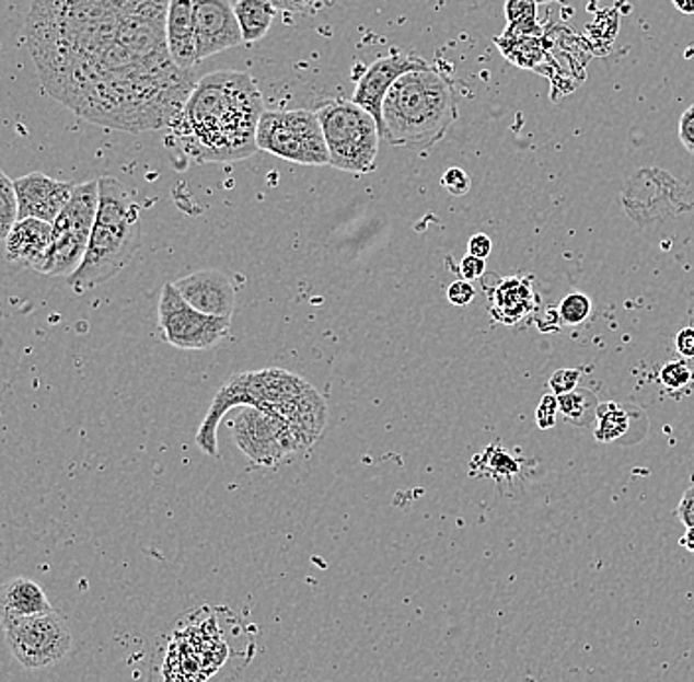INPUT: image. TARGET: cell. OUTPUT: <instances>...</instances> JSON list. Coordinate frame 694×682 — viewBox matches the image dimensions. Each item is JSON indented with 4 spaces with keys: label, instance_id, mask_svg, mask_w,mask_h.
Segmentation results:
<instances>
[{
    "label": "cell",
    "instance_id": "22",
    "mask_svg": "<svg viewBox=\"0 0 694 682\" xmlns=\"http://www.w3.org/2000/svg\"><path fill=\"white\" fill-rule=\"evenodd\" d=\"M496 44L507 60L516 63L519 68H535L536 61L541 60V56H543L536 36H525V34L511 31V28H507L497 38Z\"/></svg>",
    "mask_w": 694,
    "mask_h": 682
},
{
    "label": "cell",
    "instance_id": "15",
    "mask_svg": "<svg viewBox=\"0 0 694 682\" xmlns=\"http://www.w3.org/2000/svg\"><path fill=\"white\" fill-rule=\"evenodd\" d=\"M51 245V223L41 219H19L4 239L7 263L16 268L41 270Z\"/></svg>",
    "mask_w": 694,
    "mask_h": 682
},
{
    "label": "cell",
    "instance_id": "7",
    "mask_svg": "<svg viewBox=\"0 0 694 682\" xmlns=\"http://www.w3.org/2000/svg\"><path fill=\"white\" fill-rule=\"evenodd\" d=\"M100 204V182L91 180L85 184H76L66 208L51 223V245L48 257L42 265L44 277H71L90 245L91 231L97 216Z\"/></svg>",
    "mask_w": 694,
    "mask_h": 682
},
{
    "label": "cell",
    "instance_id": "19",
    "mask_svg": "<svg viewBox=\"0 0 694 682\" xmlns=\"http://www.w3.org/2000/svg\"><path fill=\"white\" fill-rule=\"evenodd\" d=\"M233 9L243 42L263 41L277 16V9L268 0H238Z\"/></svg>",
    "mask_w": 694,
    "mask_h": 682
},
{
    "label": "cell",
    "instance_id": "13",
    "mask_svg": "<svg viewBox=\"0 0 694 682\" xmlns=\"http://www.w3.org/2000/svg\"><path fill=\"white\" fill-rule=\"evenodd\" d=\"M76 184L54 180L42 172H32L14 180L19 199V219H41L54 223L70 201Z\"/></svg>",
    "mask_w": 694,
    "mask_h": 682
},
{
    "label": "cell",
    "instance_id": "20",
    "mask_svg": "<svg viewBox=\"0 0 694 682\" xmlns=\"http://www.w3.org/2000/svg\"><path fill=\"white\" fill-rule=\"evenodd\" d=\"M632 430V413L620 403H600L595 411L594 436L602 444L620 442Z\"/></svg>",
    "mask_w": 694,
    "mask_h": 682
},
{
    "label": "cell",
    "instance_id": "16",
    "mask_svg": "<svg viewBox=\"0 0 694 682\" xmlns=\"http://www.w3.org/2000/svg\"><path fill=\"white\" fill-rule=\"evenodd\" d=\"M166 44L170 58L180 70L192 71L199 63L194 31V0H170Z\"/></svg>",
    "mask_w": 694,
    "mask_h": 682
},
{
    "label": "cell",
    "instance_id": "11",
    "mask_svg": "<svg viewBox=\"0 0 694 682\" xmlns=\"http://www.w3.org/2000/svg\"><path fill=\"white\" fill-rule=\"evenodd\" d=\"M198 61L243 44L235 9L229 0H194Z\"/></svg>",
    "mask_w": 694,
    "mask_h": 682
},
{
    "label": "cell",
    "instance_id": "26",
    "mask_svg": "<svg viewBox=\"0 0 694 682\" xmlns=\"http://www.w3.org/2000/svg\"><path fill=\"white\" fill-rule=\"evenodd\" d=\"M482 458L487 460V474H494L496 477H509V475L519 472V464H517L516 458H511V455L507 454V450H501V448H496V446L487 448Z\"/></svg>",
    "mask_w": 694,
    "mask_h": 682
},
{
    "label": "cell",
    "instance_id": "38",
    "mask_svg": "<svg viewBox=\"0 0 694 682\" xmlns=\"http://www.w3.org/2000/svg\"><path fill=\"white\" fill-rule=\"evenodd\" d=\"M681 546H684L689 553L694 554V527H686V533L681 536Z\"/></svg>",
    "mask_w": 694,
    "mask_h": 682
},
{
    "label": "cell",
    "instance_id": "3",
    "mask_svg": "<svg viewBox=\"0 0 694 682\" xmlns=\"http://www.w3.org/2000/svg\"><path fill=\"white\" fill-rule=\"evenodd\" d=\"M263 113V93L251 73L213 71L196 83L169 132L194 162L231 164L257 152Z\"/></svg>",
    "mask_w": 694,
    "mask_h": 682
},
{
    "label": "cell",
    "instance_id": "37",
    "mask_svg": "<svg viewBox=\"0 0 694 682\" xmlns=\"http://www.w3.org/2000/svg\"><path fill=\"white\" fill-rule=\"evenodd\" d=\"M491 248H494V243L486 233H476L467 241V255H474V257L487 258L491 255Z\"/></svg>",
    "mask_w": 694,
    "mask_h": 682
},
{
    "label": "cell",
    "instance_id": "23",
    "mask_svg": "<svg viewBox=\"0 0 694 682\" xmlns=\"http://www.w3.org/2000/svg\"><path fill=\"white\" fill-rule=\"evenodd\" d=\"M507 28L525 34L541 36V26L536 21V0H506Z\"/></svg>",
    "mask_w": 694,
    "mask_h": 682
},
{
    "label": "cell",
    "instance_id": "2",
    "mask_svg": "<svg viewBox=\"0 0 694 682\" xmlns=\"http://www.w3.org/2000/svg\"><path fill=\"white\" fill-rule=\"evenodd\" d=\"M231 406H247L238 416L235 442L255 465L273 467L288 455L308 450L326 426V403L302 377L285 369H265L231 377L201 423L216 435Z\"/></svg>",
    "mask_w": 694,
    "mask_h": 682
},
{
    "label": "cell",
    "instance_id": "31",
    "mask_svg": "<svg viewBox=\"0 0 694 682\" xmlns=\"http://www.w3.org/2000/svg\"><path fill=\"white\" fill-rule=\"evenodd\" d=\"M447 298L450 304L454 307H467L474 302L476 298V288L472 287V282H467L464 278L454 280L447 290Z\"/></svg>",
    "mask_w": 694,
    "mask_h": 682
},
{
    "label": "cell",
    "instance_id": "21",
    "mask_svg": "<svg viewBox=\"0 0 694 682\" xmlns=\"http://www.w3.org/2000/svg\"><path fill=\"white\" fill-rule=\"evenodd\" d=\"M598 405L600 401L590 389L578 386L572 393L558 396V413L568 425L578 426V428L594 426Z\"/></svg>",
    "mask_w": 694,
    "mask_h": 682
},
{
    "label": "cell",
    "instance_id": "34",
    "mask_svg": "<svg viewBox=\"0 0 694 682\" xmlns=\"http://www.w3.org/2000/svg\"><path fill=\"white\" fill-rule=\"evenodd\" d=\"M277 11L292 12V14H308L314 12L317 0H268Z\"/></svg>",
    "mask_w": 694,
    "mask_h": 682
},
{
    "label": "cell",
    "instance_id": "8",
    "mask_svg": "<svg viewBox=\"0 0 694 682\" xmlns=\"http://www.w3.org/2000/svg\"><path fill=\"white\" fill-rule=\"evenodd\" d=\"M257 147L302 166H329L316 111H265L258 120Z\"/></svg>",
    "mask_w": 694,
    "mask_h": 682
},
{
    "label": "cell",
    "instance_id": "24",
    "mask_svg": "<svg viewBox=\"0 0 694 682\" xmlns=\"http://www.w3.org/2000/svg\"><path fill=\"white\" fill-rule=\"evenodd\" d=\"M19 221V199L14 189V180L0 170V241L9 238L12 228Z\"/></svg>",
    "mask_w": 694,
    "mask_h": 682
},
{
    "label": "cell",
    "instance_id": "18",
    "mask_svg": "<svg viewBox=\"0 0 694 682\" xmlns=\"http://www.w3.org/2000/svg\"><path fill=\"white\" fill-rule=\"evenodd\" d=\"M533 310L531 282L523 278L509 277L497 285L491 292L489 312L496 322L513 326Z\"/></svg>",
    "mask_w": 694,
    "mask_h": 682
},
{
    "label": "cell",
    "instance_id": "17",
    "mask_svg": "<svg viewBox=\"0 0 694 682\" xmlns=\"http://www.w3.org/2000/svg\"><path fill=\"white\" fill-rule=\"evenodd\" d=\"M50 612H54L51 603L48 602L41 583L34 582L31 578L21 576L0 586V625L2 627L14 620Z\"/></svg>",
    "mask_w": 694,
    "mask_h": 682
},
{
    "label": "cell",
    "instance_id": "12",
    "mask_svg": "<svg viewBox=\"0 0 694 682\" xmlns=\"http://www.w3.org/2000/svg\"><path fill=\"white\" fill-rule=\"evenodd\" d=\"M428 66L427 61L417 56H405V54H393L373 61L369 66L368 71L359 78L354 91V103L359 105L361 109L368 111L373 119L378 120L379 132L383 127L381 119V111H383V101L388 97L389 90L393 88V83L405 76L407 71L418 70Z\"/></svg>",
    "mask_w": 694,
    "mask_h": 682
},
{
    "label": "cell",
    "instance_id": "28",
    "mask_svg": "<svg viewBox=\"0 0 694 682\" xmlns=\"http://www.w3.org/2000/svg\"><path fill=\"white\" fill-rule=\"evenodd\" d=\"M582 371L580 369H558L553 377L548 379V389L556 396L568 395L575 389H578Z\"/></svg>",
    "mask_w": 694,
    "mask_h": 682
},
{
    "label": "cell",
    "instance_id": "36",
    "mask_svg": "<svg viewBox=\"0 0 694 682\" xmlns=\"http://www.w3.org/2000/svg\"><path fill=\"white\" fill-rule=\"evenodd\" d=\"M676 517L684 527H694V484L684 492L683 499L676 507Z\"/></svg>",
    "mask_w": 694,
    "mask_h": 682
},
{
    "label": "cell",
    "instance_id": "32",
    "mask_svg": "<svg viewBox=\"0 0 694 682\" xmlns=\"http://www.w3.org/2000/svg\"><path fill=\"white\" fill-rule=\"evenodd\" d=\"M460 277L467 280V282H474L477 278L486 275V258L474 257V255H466V257L460 261Z\"/></svg>",
    "mask_w": 694,
    "mask_h": 682
},
{
    "label": "cell",
    "instance_id": "30",
    "mask_svg": "<svg viewBox=\"0 0 694 682\" xmlns=\"http://www.w3.org/2000/svg\"><path fill=\"white\" fill-rule=\"evenodd\" d=\"M442 188L447 189L450 196H466L470 188H472V180L467 176L466 170L458 169H448L444 172V176H442Z\"/></svg>",
    "mask_w": 694,
    "mask_h": 682
},
{
    "label": "cell",
    "instance_id": "33",
    "mask_svg": "<svg viewBox=\"0 0 694 682\" xmlns=\"http://www.w3.org/2000/svg\"><path fill=\"white\" fill-rule=\"evenodd\" d=\"M679 139L683 142L684 149L694 157V103L684 111L683 117L679 120Z\"/></svg>",
    "mask_w": 694,
    "mask_h": 682
},
{
    "label": "cell",
    "instance_id": "4",
    "mask_svg": "<svg viewBox=\"0 0 694 682\" xmlns=\"http://www.w3.org/2000/svg\"><path fill=\"white\" fill-rule=\"evenodd\" d=\"M381 139L403 149H432L456 123V95L440 71L425 66L401 76L381 111Z\"/></svg>",
    "mask_w": 694,
    "mask_h": 682
},
{
    "label": "cell",
    "instance_id": "1",
    "mask_svg": "<svg viewBox=\"0 0 694 682\" xmlns=\"http://www.w3.org/2000/svg\"><path fill=\"white\" fill-rule=\"evenodd\" d=\"M170 0H32L26 44L44 90L80 119L169 129L196 78L170 58Z\"/></svg>",
    "mask_w": 694,
    "mask_h": 682
},
{
    "label": "cell",
    "instance_id": "39",
    "mask_svg": "<svg viewBox=\"0 0 694 682\" xmlns=\"http://www.w3.org/2000/svg\"><path fill=\"white\" fill-rule=\"evenodd\" d=\"M679 11L684 12V14H694V0H683Z\"/></svg>",
    "mask_w": 694,
    "mask_h": 682
},
{
    "label": "cell",
    "instance_id": "10",
    "mask_svg": "<svg viewBox=\"0 0 694 682\" xmlns=\"http://www.w3.org/2000/svg\"><path fill=\"white\" fill-rule=\"evenodd\" d=\"M231 317L208 316L182 298L174 282H166L160 292L159 330L162 339L186 351H204L225 339Z\"/></svg>",
    "mask_w": 694,
    "mask_h": 682
},
{
    "label": "cell",
    "instance_id": "5",
    "mask_svg": "<svg viewBox=\"0 0 694 682\" xmlns=\"http://www.w3.org/2000/svg\"><path fill=\"white\" fill-rule=\"evenodd\" d=\"M100 182V204L90 245L80 268L68 277L76 294H85L127 267L140 247V206L135 194L113 176Z\"/></svg>",
    "mask_w": 694,
    "mask_h": 682
},
{
    "label": "cell",
    "instance_id": "6",
    "mask_svg": "<svg viewBox=\"0 0 694 682\" xmlns=\"http://www.w3.org/2000/svg\"><path fill=\"white\" fill-rule=\"evenodd\" d=\"M316 117L329 152V166L351 174L375 170L381 132L368 111L354 101L332 100L317 107Z\"/></svg>",
    "mask_w": 694,
    "mask_h": 682
},
{
    "label": "cell",
    "instance_id": "14",
    "mask_svg": "<svg viewBox=\"0 0 694 682\" xmlns=\"http://www.w3.org/2000/svg\"><path fill=\"white\" fill-rule=\"evenodd\" d=\"M182 298L189 307L196 308L208 316L231 317L235 310V287L231 278L216 270H198L174 282Z\"/></svg>",
    "mask_w": 694,
    "mask_h": 682
},
{
    "label": "cell",
    "instance_id": "29",
    "mask_svg": "<svg viewBox=\"0 0 694 682\" xmlns=\"http://www.w3.org/2000/svg\"><path fill=\"white\" fill-rule=\"evenodd\" d=\"M558 415H560V413H558V396L553 395V393H546V395L541 398V403L536 405V426H539L541 430L555 428L556 416Z\"/></svg>",
    "mask_w": 694,
    "mask_h": 682
},
{
    "label": "cell",
    "instance_id": "27",
    "mask_svg": "<svg viewBox=\"0 0 694 682\" xmlns=\"http://www.w3.org/2000/svg\"><path fill=\"white\" fill-rule=\"evenodd\" d=\"M659 381L669 391H679L693 381V371L683 361H671L659 371Z\"/></svg>",
    "mask_w": 694,
    "mask_h": 682
},
{
    "label": "cell",
    "instance_id": "9",
    "mask_svg": "<svg viewBox=\"0 0 694 682\" xmlns=\"http://www.w3.org/2000/svg\"><path fill=\"white\" fill-rule=\"evenodd\" d=\"M2 629L14 659L31 671L54 667L70 655V625L60 613L22 617L7 623Z\"/></svg>",
    "mask_w": 694,
    "mask_h": 682
},
{
    "label": "cell",
    "instance_id": "35",
    "mask_svg": "<svg viewBox=\"0 0 694 682\" xmlns=\"http://www.w3.org/2000/svg\"><path fill=\"white\" fill-rule=\"evenodd\" d=\"M674 349L684 359H694V327L686 326L676 332L674 336Z\"/></svg>",
    "mask_w": 694,
    "mask_h": 682
},
{
    "label": "cell",
    "instance_id": "25",
    "mask_svg": "<svg viewBox=\"0 0 694 682\" xmlns=\"http://www.w3.org/2000/svg\"><path fill=\"white\" fill-rule=\"evenodd\" d=\"M592 314V300L585 292H570L558 307V316L566 326H580Z\"/></svg>",
    "mask_w": 694,
    "mask_h": 682
}]
</instances>
